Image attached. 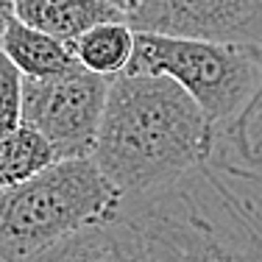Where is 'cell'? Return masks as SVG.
<instances>
[{"label":"cell","instance_id":"cell-1","mask_svg":"<svg viewBox=\"0 0 262 262\" xmlns=\"http://www.w3.org/2000/svg\"><path fill=\"white\" fill-rule=\"evenodd\" d=\"M20 262H262V232L237 184L204 165L170 190L123 198L112 221Z\"/></svg>","mask_w":262,"mask_h":262},{"label":"cell","instance_id":"cell-8","mask_svg":"<svg viewBox=\"0 0 262 262\" xmlns=\"http://www.w3.org/2000/svg\"><path fill=\"white\" fill-rule=\"evenodd\" d=\"M14 17L61 42H76L98 23L126 20L106 0H14Z\"/></svg>","mask_w":262,"mask_h":262},{"label":"cell","instance_id":"cell-2","mask_svg":"<svg viewBox=\"0 0 262 262\" xmlns=\"http://www.w3.org/2000/svg\"><path fill=\"white\" fill-rule=\"evenodd\" d=\"M212 145V123L173 78L120 73L109 84L90 157L123 198H140L201 170Z\"/></svg>","mask_w":262,"mask_h":262},{"label":"cell","instance_id":"cell-13","mask_svg":"<svg viewBox=\"0 0 262 262\" xmlns=\"http://www.w3.org/2000/svg\"><path fill=\"white\" fill-rule=\"evenodd\" d=\"M229 179H232V176H229ZM237 182L243 184L246 201H248V207H251L254 221H257V226H259V232H262V184H257V182H243V179H237Z\"/></svg>","mask_w":262,"mask_h":262},{"label":"cell","instance_id":"cell-12","mask_svg":"<svg viewBox=\"0 0 262 262\" xmlns=\"http://www.w3.org/2000/svg\"><path fill=\"white\" fill-rule=\"evenodd\" d=\"M23 126V76L0 53V140Z\"/></svg>","mask_w":262,"mask_h":262},{"label":"cell","instance_id":"cell-5","mask_svg":"<svg viewBox=\"0 0 262 262\" xmlns=\"http://www.w3.org/2000/svg\"><path fill=\"white\" fill-rule=\"evenodd\" d=\"M109 76L73 67L53 78H23V123L39 131L56 159L90 157L103 117Z\"/></svg>","mask_w":262,"mask_h":262},{"label":"cell","instance_id":"cell-4","mask_svg":"<svg viewBox=\"0 0 262 262\" xmlns=\"http://www.w3.org/2000/svg\"><path fill=\"white\" fill-rule=\"evenodd\" d=\"M123 73L167 76L198 103L221 131L251 103L262 86L259 48L134 34V53Z\"/></svg>","mask_w":262,"mask_h":262},{"label":"cell","instance_id":"cell-11","mask_svg":"<svg viewBox=\"0 0 262 262\" xmlns=\"http://www.w3.org/2000/svg\"><path fill=\"white\" fill-rule=\"evenodd\" d=\"M51 162H56V157L45 137L23 123L6 140H0V192L36 176Z\"/></svg>","mask_w":262,"mask_h":262},{"label":"cell","instance_id":"cell-15","mask_svg":"<svg viewBox=\"0 0 262 262\" xmlns=\"http://www.w3.org/2000/svg\"><path fill=\"white\" fill-rule=\"evenodd\" d=\"M106 3H109V6H115L117 11H123V17H126V11H128L131 6L137 3V0H106Z\"/></svg>","mask_w":262,"mask_h":262},{"label":"cell","instance_id":"cell-10","mask_svg":"<svg viewBox=\"0 0 262 262\" xmlns=\"http://www.w3.org/2000/svg\"><path fill=\"white\" fill-rule=\"evenodd\" d=\"M73 45L78 64L98 76H120L128 67L131 53H134V31L128 28L126 20L98 23L90 31L78 36Z\"/></svg>","mask_w":262,"mask_h":262},{"label":"cell","instance_id":"cell-9","mask_svg":"<svg viewBox=\"0 0 262 262\" xmlns=\"http://www.w3.org/2000/svg\"><path fill=\"white\" fill-rule=\"evenodd\" d=\"M0 53L20 70L23 78H53L78 67V59L73 53L70 42L42 34V31L20 23L17 17L6 28Z\"/></svg>","mask_w":262,"mask_h":262},{"label":"cell","instance_id":"cell-7","mask_svg":"<svg viewBox=\"0 0 262 262\" xmlns=\"http://www.w3.org/2000/svg\"><path fill=\"white\" fill-rule=\"evenodd\" d=\"M207 165L223 176L262 184V86L226 128L215 131V145Z\"/></svg>","mask_w":262,"mask_h":262},{"label":"cell","instance_id":"cell-3","mask_svg":"<svg viewBox=\"0 0 262 262\" xmlns=\"http://www.w3.org/2000/svg\"><path fill=\"white\" fill-rule=\"evenodd\" d=\"M123 195L92 157L56 159L0 192V262H20L120 212Z\"/></svg>","mask_w":262,"mask_h":262},{"label":"cell","instance_id":"cell-6","mask_svg":"<svg viewBox=\"0 0 262 262\" xmlns=\"http://www.w3.org/2000/svg\"><path fill=\"white\" fill-rule=\"evenodd\" d=\"M126 23L134 34L262 48V0H137Z\"/></svg>","mask_w":262,"mask_h":262},{"label":"cell","instance_id":"cell-14","mask_svg":"<svg viewBox=\"0 0 262 262\" xmlns=\"http://www.w3.org/2000/svg\"><path fill=\"white\" fill-rule=\"evenodd\" d=\"M11 20H14V0H0V42Z\"/></svg>","mask_w":262,"mask_h":262}]
</instances>
